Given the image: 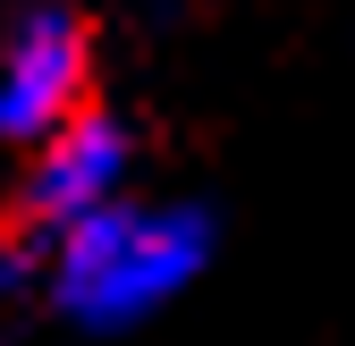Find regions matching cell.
Returning a JSON list of instances; mask_svg holds the SVG:
<instances>
[{"instance_id":"1","label":"cell","mask_w":355,"mask_h":346,"mask_svg":"<svg viewBox=\"0 0 355 346\" xmlns=\"http://www.w3.org/2000/svg\"><path fill=\"white\" fill-rule=\"evenodd\" d=\"M203 237L211 228L195 211H136L110 194L102 211L60 228V304L85 321H127L203 262Z\"/></svg>"},{"instance_id":"2","label":"cell","mask_w":355,"mask_h":346,"mask_svg":"<svg viewBox=\"0 0 355 346\" xmlns=\"http://www.w3.org/2000/svg\"><path fill=\"white\" fill-rule=\"evenodd\" d=\"M94 84V26L68 0H26L0 42V144H42L60 118L85 110Z\"/></svg>"},{"instance_id":"3","label":"cell","mask_w":355,"mask_h":346,"mask_svg":"<svg viewBox=\"0 0 355 346\" xmlns=\"http://www.w3.org/2000/svg\"><path fill=\"white\" fill-rule=\"evenodd\" d=\"M127 161H136V136L110 118V110H76L60 118L51 136L34 144V169L17 186V228H68L85 211H102L119 186H127Z\"/></svg>"},{"instance_id":"4","label":"cell","mask_w":355,"mask_h":346,"mask_svg":"<svg viewBox=\"0 0 355 346\" xmlns=\"http://www.w3.org/2000/svg\"><path fill=\"white\" fill-rule=\"evenodd\" d=\"M17 271H26V253H17L9 237H0V295H9V287H17Z\"/></svg>"}]
</instances>
